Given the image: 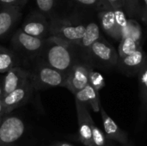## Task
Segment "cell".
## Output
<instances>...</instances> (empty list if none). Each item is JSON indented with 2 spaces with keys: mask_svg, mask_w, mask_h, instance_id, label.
Returning a JSON list of instances; mask_svg holds the SVG:
<instances>
[{
  "mask_svg": "<svg viewBox=\"0 0 147 146\" xmlns=\"http://www.w3.org/2000/svg\"><path fill=\"white\" fill-rule=\"evenodd\" d=\"M27 0H0V3L8 7H17L21 8L24 5Z\"/></svg>",
  "mask_w": 147,
  "mask_h": 146,
  "instance_id": "f1b7e54d",
  "label": "cell"
},
{
  "mask_svg": "<svg viewBox=\"0 0 147 146\" xmlns=\"http://www.w3.org/2000/svg\"><path fill=\"white\" fill-rule=\"evenodd\" d=\"M4 97V93H3V88L0 85V100H3Z\"/></svg>",
  "mask_w": 147,
  "mask_h": 146,
  "instance_id": "1f68e13d",
  "label": "cell"
},
{
  "mask_svg": "<svg viewBox=\"0 0 147 146\" xmlns=\"http://www.w3.org/2000/svg\"><path fill=\"white\" fill-rule=\"evenodd\" d=\"M45 41L46 39L29 35L24 33L22 29L16 31L12 40L15 47L18 51L31 57L40 55L45 45Z\"/></svg>",
  "mask_w": 147,
  "mask_h": 146,
  "instance_id": "52a82bcc",
  "label": "cell"
},
{
  "mask_svg": "<svg viewBox=\"0 0 147 146\" xmlns=\"http://www.w3.org/2000/svg\"><path fill=\"white\" fill-rule=\"evenodd\" d=\"M112 145H107V146H111Z\"/></svg>",
  "mask_w": 147,
  "mask_h": 146,
  "instance_id": "d590c367",
  "label": "cell"
},
{
  "mask_svg": "<svg viewBox=\"0 0 147 146\" xmlns=\"http://www.w3.org/2000/svg\"><path fill=\"white\" fill-rule=\"evenodd\" d=\"M77 45L55 36H50L46 39L43 49L40 53V60L67 76L73 65L80 60L77 55Z\"/></svg>",
  "mask_w": 147,
  "mask_h": 146,
  "instance_id": "6da1fadb",
  "label": "cell"
},
{
  "mask_svg": "<svg viewBox=\"0 0 147 146\" xmlns=\"http://www.w3.org/2000/svg\"><path fill=\"white\" fill-rule=\"evenodd\" d=\"M2 120H2V119H0V123L2 122Z\"/></svg>",
  "mask_w": 147,
  "mask_h": 146,
  "instance_id": "e575fe53",
  "label": "cell"
},
{
  "mask_svg": "<svg viewBox=\"0 0 147 146\" xmlns=\"http://www.w3.org/2000/svg\"><path fill=\"white\" fill-rule=\"evenodd\" d=\"M25 131L22 120L16 116L4 118L0 123V146H9L18 140Z\"/></svg>",
  "mask_w": 147,
  "mask_h": 146,
  "instance_id": "8992f818",
  "label": "cell"
},
{
  "mask_svg": "<svg viewBox=\"0 0 147 146\" xmlns=\"http://www.w3.org/2000/svg\"><path fill=\"white\" fill-rule=\"evenodd\" d=\"M89 84L98 92L106 85L104 77L100 72L95 71L94 67H91L89 71Z\"/></svg>",
  "mask_w": 147,
  "mask_h": 146,
  "instance_id": "603a6c76",
  "label": "cell"
},
{
  "mask_svg": "<svg viewBox=\"0 0 147 146\" xmlns=\"http://www.w3.org/2000/svg\"><path fill=\"white\" fill-rule=\"evenodd\" d=\"M103 36L101 32V28L99 25L95 22H90L86 25V30L84 37L77 45L78 48L81 50L82 59L85 52L89 50V48L98 40L102 39Z\"/></svg>",
  "mask_w": 147,
  "mask_h": 146,
  "instance_id": "2e32d148",
  "label": "cell"
},
{
  "mask_svg": "<svg viewBox=\"0 0 147 146\" xmlns=\"http://www.w3.org/2000/svg\"><path fill=\"white\" fill-rule=\"evenodd\" d=\"M127 37H131V38L134 39L135 40L141 43V40H142L141 27H140V23L134 19H130V18L128 19V25H127V30H126L122 39L127 38Z\"/></svg>",
  "mask_w": 147,
  "mask_h": 146,
  "instance_id": "7402d4cb",
  "label": "cell"
},
{
  "mask_svg": "<svg viewBox=\"0 0 147 146\" xmlns=\"http://www.w3.org/2000/svg\"><path fill=\"white\" fill-rule=\"evenodd\" d=\"M106 2L113 9H118L124 8L123 0H106Z\"/></svg>",
  "mask_w": 147,
  "mask_h": 146,
  "instance_id": "f546056e",
  "label": "cell"
},
{
  "mask_svg": "<svg viewBox=\"0 0 147 146\" xmlns=\"http://www.w3.org/2000/svg\"><path fill=\"white\" fill-rule=\"evenodd\" d=\"M33 90L34 87L30 79L23 87L17 89L9 95L4 96L2 100L4 108V114H8L14 109L26 104L31 97Z\"/></svg>",
  "mask_w": 147,
  "mask_h": 146,
  "instance_id": "30bf717a",
  "label": "cell"
},
{
  "mask_svg": "<svg viewBox=\"0 0 147 146\" xmlns=\"http://www.w3.org/2000/svg\"><path fill=\"white\" fill-rule=\"evenodd\" d=\"M126 15L130 18L134 19L139 17L140 14V0H123Z\"/></svg>",
  "mask_w": 147,
  "mask_h": 146,
  "instance_id": "d4e9b609",
  "label": "cell"
},
{
  "mask_svg": "<svg viewBox=\"0 0 147 146\" xmlns=\"http://www.w3.org/2000/svg\"><path fill=\"white\" fill-rule=\"evenodd\" d=\"M93 67L84 59L78 60L67 75L65 88L73 95L84 89L89 84V71Z\"/></svg>",
  "mask_w": 147,
  "mask_h": 146,
  "instance_id": "5b68a950",
  "label": "cell"
},
{
  "mask_svg": "<svg viewBox=\"0 0 147 146\" xmlns=\"http://www.w3.org/2000/svg\"><path fill=\"white\" fill-rule=\"evenodd\" d=\"M77 5H79L84 8L102 11L107 9H113L106 2V0H71Z\"/></svg>",
  "mask_w": 147,
  "mask_h": 146,
  "instance_id": "44dd1931",
  "label": "cell"
},
{
  "mask_svg": "<svg viewBox=\"0 0 147 146\" xmlns=\"http://www.w3.org/2000/svg\"><path fill=\"white\" fill-rule=\"evenodd\" d=\"M20 16V8L5 6L0 9V39L13 28Z\"/></svg>",
  "mask_w": 147,
  "mask_h": 146,
  "instance_id": "5bb4252c",
  "label": "cell"
},
{
  "mask_svg": "<svg viewBox=\"0 0 147 146\" xmlns=\"http://www.w3.org/2000/svg\"><path fill=\"white\" fill-rule=\"evenodd\" d=\"M118 52L103 37L96 41L85 52L83 59L93 67L111 69L116 66Z\"/></svg>",
  "mask_w": 147,
  "mask_h": 146,
  "instance_id": "7a4b0ae2",
  "label": "cell"
},
{
  "mask_svg": "<svg viewBox=\"0 0 147 146\" xmlns=\"http://www.w3.org/2000/svg\"><path fill=\"white\" fill-rule=\"evenodd\" d=\"M36 3L41 12L48 13L54 7L55 0H36Z\"/></svg>",
  "mask_w": 147,
  "mask_h": 146,
  "instance_id": "4316f807",
  "label": "cell"
},
{
  "mask_svg": "<svg viewBox=\"0 0 147 146\" xmlns=\"http://www.w3.org/2000/svg\"><path fill=\"white\" fill-rule=\"evenodd\" d=\"M139 17L147 24V0H140V14Z\"/></svg>",
  "mask_w": 147,
  "mask_h": 146,
  "instance_id": "83f0119b",
  "label": "cell"
},
{
  "mask_svg": "<svg viewBox=\"0 0 147 146\" xmlns=\"http://www.w3.org/2000/svg\"><path fill=\"white\" fill-rule=\"evenodd\" d=\"M100 114L102 120L104 133L108 139L110 141L117 142L121 145L127 144L129 142L127 133L116 124V122L108 114L102 107L100 108Z\"/></svg>",
  "mask_w": 147,
  "mask_h": 146,
  "instance_id": "7c38bea8",
  "label": "cell"
},
{
  "mask_svg": "<svg viewBox=\"0 0 147 146\" xmlns=\"http://www.w3.org/2000/svg\"><path fill=\"white\" fill-rule=\"evenodd\" d=\"M146 57L147 54L141 48L125 57H119L115 68L127 77H137L146 62Z\"/></svg>",
  "mask_w": 147,
  "mask_h": 146,
  "instance_id": "ba28073f",
  "label": "cell"
},
{
  "mask_svg": "<svg viewBox=\"0 0 147 146\" xmlns=\"http://www.w3.org/2000/svg\"><path fill=\"white\" fill-rule=\"evenodd\" d=\"M53 146H73L70 144H65V143H61V144H58V145H55Z\"/></svg>",
  "mask_w": 147,
  "mask_h": 146,
  "instance_id": "d6a6232c",
  "label": "cell"
},
{
  "mask_svg": "<svg viewBox=\"0 0 147 146\" xmlns=\"http://www.w3.org/2000/svg\"><path fill=\"white\" fill-rule=\"evenodd\" d=\"M76 108L78 121V137L80 142L85 146H93L92 128L93 119L89 112L88 106L76 101Z\"/></svg>",
  "mask_w": 147,
  "mask_h": 146,
  "instance_id": "9c48e42d",
  "label": "cell"
},
{
  "mask_svg": "<svg viewBox=\"0 0 147 146\" xmlns=\"http://www.w3.org/2000/svg\"><path fill=\"white\" fill-rule=\"evenodd\" d=\"M86 25L71 19H57L50 24L51 36L78 45L84 35Z\"/></svg>",
  "mask_w": 147,
  "mask_h": 146,
  "instance_id": "277c9868",
  "label": "cell"
},
{
  "mask_svg": "<svg viewBox=\"0 0 147 146\" xmlns=\"http://www.w3.org/2000/svg\"><path fill=\"white\" fill-rule=\"evenodd\" d=\"M67 76L45 64L42 60L37 63L30 79L34 89L43 90L53 87H65Z\"/></svg>",
  "mask_w": 147,
  "mask_h": 146,
  "instance_id": "3957f363",
  "label": "cell"
},
{
  "mask_svg": "<svg viewBox=\"0 0 147 146\" xmlns=\"http://www.w3.org/2000/svg\"><path fill=\"white\" fill-rule=\"evenodd\" d=\"M17 56L13 51L0 46V73L8 72L17 66Z\"/></svg>",
  "mask_w": 147,
  "mask_h": 146,
  "instance_id": "d6986e66",
  "label": "cell"
},
{
  "mask_svg": "<svg viewBox=\"0 0 147 146\" xmlns=\"http://www.w3.org/2000/svg\"><path fill=\"white\" fill-rule=\"evenodd\" d=\"M142 48L141 43L135 40L131 37L123 38L121 40L118 46V55L119 57H125L131 53L135 52L136 51Z\"/></svg>",
  "mask_w": 147,
  "mask_h": 146,
  "instance_id": "ffe728a7",
  "label": "cell"
},
{
  "mask_svg": "<svg viewBox=\"0 0 147 146\" xmlns=\"http://www.w3.org/2000/svg\"><path fill=\"white\" fill-rule=\"evenodd\" d=\"M121 146H134V143H133V142H128L127 144H126V145H121Z\"/></svg>",
  "mask_w": 147,
  "mask_h": 146,
  "instance_id": "836d02e7",
  "label": "cell"
},
{
  "mask_svg": "<svg viewBox=\"0 0 147 146\" xmlns=\"http://www.w3.org/2000/svg\"><path fill=\"white\" fill-rule=\"evenodd\" d=\"M98 19L103 32L115 40L121 41V35L116 23L114 9H107L98 12Z\"/></svg>",
  "mask_w": 147,
  "mask_h": 146,
  "instance_id": "4fadbf2b",
  "label": "cell"
},
{
  "mask_svg": "<svg viewBox=\"0 0 147 146\" xmlns=\"http://www.w3.org/2000/svg\"><path fill=\"white\" fill-rule=\"evenodd\" d=\"M22 30L29 35L45 39V36L50 33V25L45 18L40 16L28 20L23 24Z\"/></svg>",
  "mask_w": 147,
  "mask_h": 146,
  "instance_id": "ac0fdd59",
  "label": "cell"
},
{
  "mask_svg": "<svg viewBox=\"0 0 147 146\" xmlns=\"http://www.w3.org/2000/svg\"><path fill=\"white\" fill-rule=\"evenodd\" d=\"M92 128V143L93 146H107L108 145V138L106 137L104 132H102L95 123L92 121L91 124Z\"/></svg>",
  "mask_w": 147,
  "mask_h": 146,
  "instance_id": "cb8c5ba5",
  "label": "cell"
},
{
  "mask_svg": "<svg viewBox=\"0 0 147 146\" xmlns=\"http://www.w3.org/2000/svg\"><path fill=\"white\" fill-rule=\"evenodd\" d=\"M115 15V20L116 23L118 26V28L120 30L121 39L127 30V25H128V19L127 17V15L125 13V10L123 9H114Z\"/></svg>",
  "mask_w": 147,
  "mask_h": 146,
  "instance_id": "484cf974",
  "label": "cell"
},
{
  "mask_svg": "<svg viewBox=\"0 0 147 146\" xmlns=\"http://www.w3.org/2000/svg\"><path fill=\"white\" fill-rule=\"evenodd\" d=\"M75 100L81 103L90 107L94 112H100L101 102L99 92L96 91L91 85L88 84L84 89L77 92L75 95Z\"/></svg>",
  "mask_w": 147,
  "mask_h": 146,
  "instance_id": "e0dca14e",
  "label": "cell"
},
{
  "mask_svg": "<svg viewBox=\"0 0 147 146\" xmlns=\"http://www.w3.org/2000/svg\"><path fill=\"white\" fill-rule=\"evenodd\" d=\"M138 77L139 89H140V122L139 124H143L146 120L147 115V57L146 62L140 71Z\"/></svg>",
  "mask_w": 147,
  "mask_h": 146,
  "instance_id": "9a60e30c",
  "label": "cell"
},
{
  "mask_svg": "<svg viewBox=\"0 0 147 146\" xmlns=\"http://www.w3.org/2000/svg\"><path fill=\"white\" fill-rule=\"evenodd\" d=\"M30 81V72L22 67L16 66L11 68L8 72L3 81V93L4 96L9 95L17 89L23 87Z\"/></svg>",
  "mask_w": 147,
  "mask_h": 146,
  "instance_id": "8fae6325",
  "label": "cell"
},
{
  "mask_svg": "<svg viewBox=\"0 0 147 146\" xmlns=\"http://www.w3.org/2000/svg\"><path fill=\"white\" fill-rule=\"evenodd\" d=\"M4 108L3 104V101L0 100V119H3V116H4Z\"/></svg>",
  "mask_w": 147,
  "mask_h": 146,
  "instance_id": "4dcf8cb0",
  "label": "cell"
}]
</instances>
